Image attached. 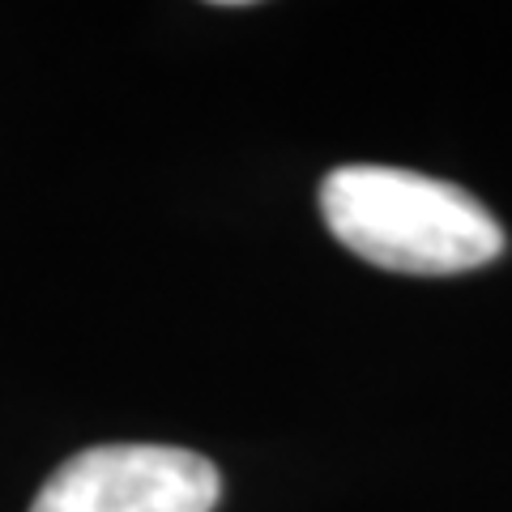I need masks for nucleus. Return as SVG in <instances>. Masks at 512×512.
<instances>
[{
	"label": "nucleus",
	"mask_w": 512,
	"mask_h": 512,
	"mask_svg": "<svg viewBox=\"0 0 512 512\" xmlns=\"http://www.w3.org/2000/svg\"><path fill=\"white\" fill-rule=\"evenodd\" d=\"M320 214L342 248L393 274H466L504 252V231L483 201L406 167L350 163L329 171Z\"/></svg>",
	"instance_id": "f257e3e1"
},
{
	"label": "nucleus",
	"mask_w": 512,
	"mask_h": 512,
	"mask_svg": "<svg viewBox=\"0 0 512 512\" xmlns=\"http://www.w3.org/2000/svg\"><path fill=\"white\" fill-rule=\"evenodd\" d=\"M214 461L171 444H99L47 478L30 512H214Z\"/></svg>",
	"instance_id": "f03ea898"
}]
</instances>
